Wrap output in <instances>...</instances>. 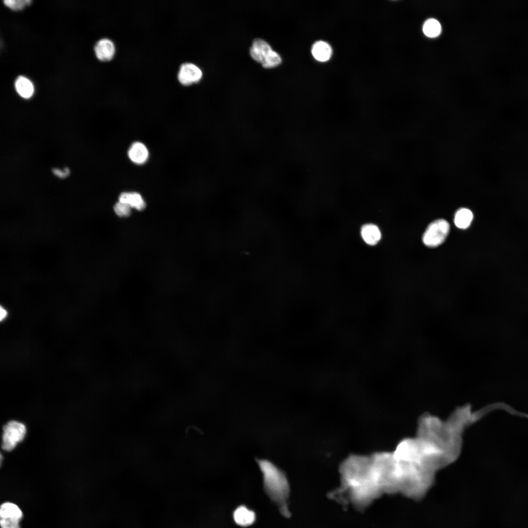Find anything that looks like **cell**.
<instances>
[{
    "label": "cell",
    "instance_id": "e0dca14e",
    "mask_svg": "<svg viewBox=\"0 0 528 528\" xmlns=\"http://www.w3.org/2000/svg\"><path fill=\"white\" fill-rule=\"evenodd\" d=\"M131 209L128 204L119 201L114 206L115 213L120 217H129L131 214Z\"/></svg>",
    "mask_w": 528,
    "mask_h": 528
},
{
    "label": "cell",
    "instance_id": "d6986e66",
    "mask_svg": "<svg viewBox=\"0 0 528 528\" xmlns=\"http://www.w3.org/2000/svg\"><path fill=\"white\" fill-rule=\"evenodd\" d=\"M20 521L13 519L0 518V525L1 528H20Z\"/></svg>",
    "mask_w": 528,
    "mask_h": 528
},
{
    "label": "cell",
    "instance_id": "9a60e30c",
    "mask_svg": "<svg viewBox=\"0 0 528 528\" xmlns=\"http://www.w3.org/2000/svg\"><path fill=\"white\" fill-rule=\"evenodd\" d=\"M0 518H9L21 520L22 513L20 508L15 504L6 502L2 504L0 508Z\"/></svg>",
    "mask_w": 528,
    "mask_h": 528
},
{
    "label": "cell",
    "instance_id": "7c38bea8",
    "mask_svg": "<svg viewBox=\"0 0 528 528\" xmlns=\"http://www.w3.org/2000/svg\"><path fill=\"white\" fill-rule=\"evenodd\" d=\"M361 236L369 245H375L381 239V233L378 227L373 224L364 225L361 229Z\"/></svg>",
    "mask_w": 528,
    "mask_h": 528
},
{
    "label": "cell",
    "instance_id": "4fadbf2b",
    "mask_svg": "<svg viewBox=\"0 0 528 528\" xmlns=\"http://www.w3.org/2000/svg\"><path fill=\"white\" fill-rule=\"evenodd\" d=\"M15 88L18 93L22 98H29L34 92V87L31 82L27 78L19 76L15 83Z\"/></svg>",
    "mask_w": 528,
    "mask_h": 528
},
{
    "label": "cell",
    "instance_id": "ba28073f",
    "mask_svg": "<svg viewBox=\"0 0 528 528\" xmlns=\"http://www.w3.org/2000/svg\"><path fill=\"white\" fill-rule=\"evenodd\" d=\"M128 155L133 163L141 165L147 161L149 157V151L144 144L140 142H135L130 147Z\"/></svg>",
    "mask_w": 528,
    "mask_h": 528
},
{
    "label": "cell",
    "instance_id": "30bf717a",
    "mask_svg": "<svg viewBox=\"0 0 528 528\" xmlns=\"http://www.w3.org/2000/svg\"><path fill=\"white\" fill-rule=\"evenodd\" d=\"M119 201L128 204L131 208L141 211L146 207V202L141 195L137 192H123L119 197Z\"/></svg>",
    "mask_w": 528,
    "mask_h": 528
},
{
    "label": "cell",
    "instance_id": "2e32d148",
    "mask_svg": "<svg viewBox=\"0 0 528 528\" xmlns=\"http://www.w3.org/2000/svg\"><path fill=\"white\" fill-rule=\"evenodd\" d=\"M423 31L424 34L428 37H436L439 36L441 32V25L437 20L429 19L424 22L423 26Z\"/></svg>",
    "mask_w": 528,
    "mask_h": 528
},
{
    "label": "cell",
    "instance_id": "44dd1931",
    "mask_svg": "<svg viewBox=\"0 0 528 528\" xmlns=\"http://www.w3.org/2000/svg\"><path fill=\"white\" fill-rule=\"evenodd\" d=\"M6 314H7L6 311L4 309H3V308H1V309H0V318H1V320H2L3 318H4L6 317Z\"/></svg>",
    "mask_w": 528,
    "mask_h": 528
},
{
    "label": "cell",
    "instance_id": "9c48e42d",
    "mask_svg": "<svg viewBox=\"0 0 528 528\" xmlns=\"http://www.w3.org/2000/svg\"><path fill=\"white\" fill-rule=\"evenodd\" d=\"M235 523L242 527H247L252 525L255 520V513L244 506H240L233 513Z\"/></svg>",
    "mask_w": 528,
    "mask_h": 528
},
{
    "label": "cell",
    "instance_id": "5bb4252c",
    "mask_svg": "<svg viewBox=\"0 0 528 528\" xmlns=\"http://www.w3.org/2000/svg\"><path fill=\"white\" fill-rule=\"evenodd\" d=\"M473 218V213L469 209L460 208L455 215L454 223L458 228L465 229L470 226Z\"/></svg>",
    "mask_w": 528,
    "mask_h": 528
},
{
    "label": "cell",
    "instance_id": "8fae6325",
    "mask_svg": "<svg viewBox=\"0 0 528 528\" xmlns=\"http://www.w3.org/2000/svg\"><path fill=\"white\" fill-rule=\"evenodd\" d=\"M332 52V50L330 45L322 41L315 42L311 49V53L314 58L320 62L329 60L331 56Z\"/></svg>",
    "mask_w": 528,
    "mask_h": 528
},
{
    "label": "cell",
    "instance_id": "3957f363",
    "mask_svg": "<svg viewBox=\"0 0 528 528\" xmlns=\"http://www.w3.org/2000/svg\"><path fill=\"white\" fill-rule=\"evenodd\" d=\"M252 58L265 68L275 67L282 62L280 55L272 50L266 41L261 39L254 40L250 49Z\"/></svg>",
    "mask_w": 528,
    "mask_h": 528
},
{
    "label": "cell",
    "instance_id": "277c9868",
    "mask_svg": "<svg viewBox=\"0 0 528 528\" xmlns=\"http://www.w3.org/2000/svg\"><path fill=\"white\" fill-rule=\"evenodd\" d=\"M450 230V225L443 219L436 220L427 226L422 236L423 243L427 246L435 247L442 244Z\"/></svg>",
    "mask_w": 528,
    "mask_h": 528
},
{
    "label": "cell",
    "instance_id": "52a82bcc",
    "mask_svg": "<svg viewBox=\"0 0 528 528\" xmlns=\"http://www.w3.org/2000/svg\"><path fill=\"white\" fill-rule=\"evenodd\" d=\"M97 58L101 61H109L112 59L115 48L113 43L110 39L104 38L100 40L94 46Z\"/></svg>",
    "mask_w": 528,
    "mask_h": 528
},
{
    "label": "cell",
    "instance_id": "7a4b0ae2",
    "mask_svg": "<svg viewBox=\"0 0 528 528\" xmlns=\"http://www.w3.org/2000/svg\"><path fill=\"white\" fill-rule=\"evenodd\" d=\"M256 462L263 475L265 492L279 506L282 514L285 516H289L286 501L289 495V487L285 473L267 460L257 459Z\"/></svg>",
    "mask_w": 528,
    "mask_h": 528
},
{
    "label": "cell",
    "instance_id": "ac0fdd59",
    "mask_svg": "<svg viewBox=\"0 0 528 528\" xmlns=\"http://www.w3.org/2000/svg\"><path fill=\"white\" fill-rule=\"evenodd\" d=\"M5 5L14 10H19L23 9L25 6L29 5L31 2L30 0H7L3 1Z\"/></svg>",
    "mask_w": 528,
    "mask_h": 528
},
{
    "label": "cell",
    "instance_id": "6da1fadb",
    "mask_svg": "<svg viewBox=\"0 0 528 528\" xmlns=\"http://www.w3.org/2000/svg\"><path fill=\"white\" fill-rule=\"evenodd\" d=\"M344 484L357 502L369 501L372 498L377 484L370 457L352 456L340 467Z\"/></svg>",
    "mask_w": 528,
    "mask_h": 528
},
{
    "label": "cell",
    "instance_id": "ffe728a7",
    "mask_svg": "<svg viewBox=\"0 0 528 528\" xmlns=\"http://www.w3.org/2000/svg\"><path fill=\"white\" fill-rule=\"evenodd\" d=\"M52 172L57 176L61 178H64L69 175L70 171L68 168H64L63 171L54 168L52 170Z\"/></svg>",
    "mask_w": 528,
    "mask_h": 528
},
{
    "label": "cell",
    "instance_id": "5b68a950",
    "mask_svg": "<svg viewBox=\"0 0 528 528\" xmlns=\"http://www.w3.org/2000/svg\"><path fill=\"white\" fill-rule=\"evenodd\" d=\"M25 434L26 428L23 424L14 420L8 422L3 428L2 449L11 451L23 439Z\"/></svg>",
    "mask_w": 528,
    "mask_h": 528
},
{
    "label": "cell",
    "instance_id": "8992f818",
    "mask_svg": "<svg viewBox=\"0 0 528 528\" xmlns=\"http://www.w3.org/2000/svg\"><path fill=\"white\" fill-rule=\"evenodd\" d=\"M202 76L201 70L197 65L192 63L182 64L177 73L178 80L183 86H190L198 83L200 80Z\"/></svg>",
    "mask_w": 528,
    "mask_h": 528
}]
</instances>
